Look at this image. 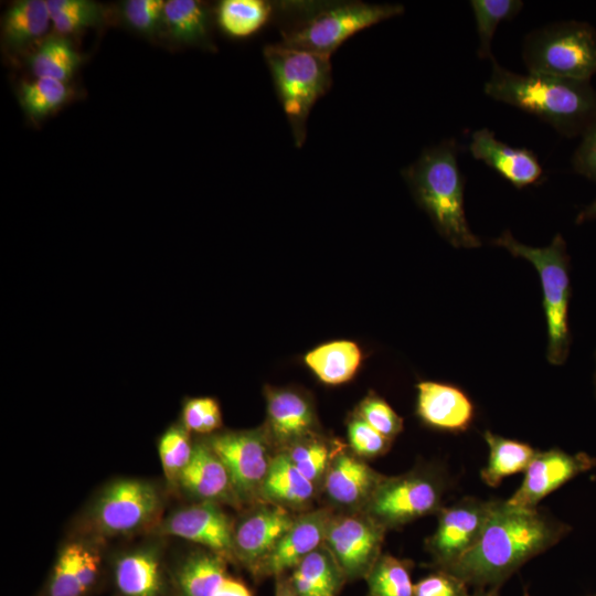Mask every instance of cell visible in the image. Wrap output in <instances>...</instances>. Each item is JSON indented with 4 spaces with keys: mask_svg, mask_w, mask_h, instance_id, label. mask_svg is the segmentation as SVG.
I'll use <instances>...</instances> for the list:
<instances>
[{
    "mask_svg": "<svg viewBox=\"0 0 596 596\" xmlns=\"http://www.w3.org/2000/svg\"><path fill=\"white\" fill-rule=\"evenodd\" d=\"M572 528L538 508L498 500L478 539L446 571L477 587H500L532 557L564 539Z\"/></svg>",
    "mask_w": 596,
    "mask_h": 596,
    "instance_id": "obj_1",
    "label": "cell"
},
{
    "mask_svg": "<svg viewBox=\"0 0 596 596\" xmlns=\"http://www.w3.org/2000/svg\"><path fill=\"white\" fill-rule=\"evenodd\" d=\"M485 94L532 114L562 132L575 131L596 114V94L588 82L545 74H518L491 58Z\"/></svg>",
    "mask_w": 596,
    "mask_h": 596,
    "instance_id": "obj_2",
    "label": "cell"
},
{
    "mask_svg": "<svg viewBox=\"0 0 596 596\" xmlns=\"http://www.w3.org/2000/svg\"><path fill=\"white\" fill-rule=\"evenodd\" d=\"M454 140L426 148L402 174L416 202L429 215L438 233L457 248H476L480 240L472 233L464 210L465 181L459 170Z\"/></svg>",
    "mask_w": 596,
    "mask_h": 596,
    "instance_id": "obj_3",
    "label": "cell"
},
{
    "mask_svg": "<svg viewBox=\"0 0 596 596\" xmlns=\"http://www.w3.org/2000/svg\"><path fill=\"white\" fill-rule=\"evenodd\" d=\"M288 7L298 14L281 26L280 44L329 57L355 33L404 12L401 4L359 1Z\"/></svg>",
    "mask_w": 596,
    "mask_h": 596,
    "instance_id": "obj_4",
    "label": "cell"
},
{
    "mask_svg": "<svg viewBox=\"0 0 596 596\" xmlns=\"http://www.w3.org/2000/svg\"><path fill=\"white\" fill-rule=\"evenodd\" d=\"M493 244L515 257L526 259L539 273L547 326L546 359L553 365L564 364L572 341L568 326L572 296L570 256L564 238L556 234L547 246L533 247L520 243L509 231H504Z\"/></svg>",
    "mask_w": 596,
    "mask_h": 596,
    "instance_id": "obj_5",
    "label": "cell"
},
{
    "mask_svg": "<svg viewBox=\"0 0 596 596\" xmlns=\"http://www.w3.org/2000/svg\"><path fill=\"white\" fill-rule=\"evenodd\" d=\"M263 54L295 145L301 147L311 108L332 84L330 57L280 43L265 46Z\"/></svg>",
    "mask_w": 596,
    "mask_h": 596,
    "instance_id": "obj_6",
    "label": "cell"
},
{
    "mask_svg": "<svg viewBox=\"0 0 596 596\" xmlns=\"http://www.w3.org/2000/svg\"><path fill=\"white\" fill-rule=\"evenodd\" d=\"M522 57L529 73L588 82L596 74V33L582 23H552L525 36Z\"/></svg>",
    "mask_w": 596,
    "mask_h": 596,
    "instance_id": "obj_7",
    "label": "cell"
},
{
    "mask_svg": "<svg viewBox=\"0 0 596 596\" xmlns=\"http://www.w3.org/2000/svg\"><path fill=\"white\" fill-rule=\"evenodd\" d=\"M443 492V482L424 472L382 479L369 498V514L384 528L402 525L439 511Z\"/></svg>",
    "mask_w": 596,
    "mask_h": 596,
    "instance_id": "obj_8",
    "label": "cell"
},
{
    "mask_svg": "<svg viewBox=\"0 0 596 596\" xmlns=\"http://www.w3.org/2000/svg\"><path fill=\"white\" fill-rule=\"evenodd\" d=\"M498 500L464 497L438 511L437 529L427 542L438 570H446L473 546Z\"/></svg>",
    "mask_w": 596,
    "mask_h": 596,
    "instance_id": "obj_9",
    "label": "cell"
},
{
    "mask_svg": "<svg viewBox=\"0 0 596 596\" xmlns=\"http://www.w3.org/2000/svg\"><path fill=\"white\" fill-rule=\"evenodd\" d=\"M160 503L158 491L150 483L136 479L118 480L96 501L92 521L103 534L130 533L150 523L157 517Z\"/></svg>",
    "mask_w": 596,
    "mask_h": 596,
    "instance_id": "obj_10",
    "label": "cell"
},
{
    "mask_svg": "<svg viewBox=\"0 0 596 596\" xmlns=\"http://www.w3.org/2000/svg\"><path fill=\"white\" fill-rule=\"evenodd\" d=\"M384 529L371 517H343L328 522L324 541L343 576L368 575L380 557Z\"/></svg>",
    "mask_w": 596,
    "mask_h": 596,
    "instance_id": "obj_11",
    "label": "cell"
},
{
    "mask_svg": "<svg viewBox=\"0 0 596 596\" xmlns=\"http://www.w3.org/2000/svg\"><path fill=\"white\" fill-rule=\"evenodd\" d=\"M224 464L234 492L247 498L260 491L272 459L259 432H228L206 443Z\"/></svg>",
    "mask_w": 596,
    "mask_h": 596,
    "instance_id": "obj_12",
    "label": "cell"
},
{
    "mask_svg": "<svg viewBox=\"0 0 596 596\" xmlns=\"http://www.w3.org/2000/svg\"><path fill=\"white\" fill-rule=\"evenodd\" d=\"M595 467L596 457L584 451L568 454L560 448L538 450L524 471L521 486L507 502L519 508H538L544 497Z\"/></svg>",
    "mask_w": 596,
    "mask_h": 596,
    "instance_id": "obj_13",
    "label": "cell"
},
{
    "mask_svg": "<svg viewBox=\"0 0 596 596\" xmlns=\"http://www.w3.org/2000/svg\"><path fill=\"white\" fill-rule=\"evenodd\" d=\"M162 532L207 546L220 556L233 553L234 532L231 523L211 501L174 512L163 523Z\"/></svg>",
    "mask_w": 596,
    "mask_h": 596,
    "instance_id": "obj_14",
    "label": "cell"
},
{
    "mask_svg": "<svg viewBox=\"0 0 596 596\" xmlns=\"http://www.w3.org/2000/svg\"><path fill=\"white\" fill-rule=\"evenodd\" d=\"M469 150L475 159L483 161L517 189L535 184L543 175V169L531 150L499 141L488 128L472 132Z\"/></svg>",
    "mask_w": 596,
    "mask_h": 596,
    "instance_id": "obj_15",
    "label": "cell"
},
{
    "mask_svg": "<svg viewBox=\"0 0 596 596\" xmlns=\"http://www.w3.org/2000/svg\"><path fill=\"white\" fill-rule=\"evenodd\" d=\"M295 520L281 507H264L245 518L234 531V555L255 573Z\"/></svg>",
    "mask_w": 596,
    "mask_h": 596,
    "instance_id": "obj_16",
    "label": "cell"
},
{
    "mask_svg": "<svg viewBox=\"0 0 596 596\" xmlns=\"http://www.w3.org/2000/svg\"><path fill=\"white\" fill-rule=\"evenodd\" d=\"M417 414L430 427L461 433L470 427L475 406L458 386L423 381L417 384Z\"/></svg>",
    "mask_w": 596,
    "mask_h": 596,
    "instance_id": "obj_17",
    "label": "cell"
},
{
    "mask_svg": "<svg viewBox=\"0 0 596 596\" xmlns=\"http://www.w3.org/2000/svg\"><path fill=\"white\" fill-rule=\"evenodd\" d=\"M328 522L327 514L322 511L295 520L254 574L279 576L286 570L297 566L305 556L317 550L324 539Z\"/></svg>",
    "mask_w": 596,
    "mask_h": 596,
    "instance_id": "obj_18",
    "label": "cell"
},
{
    "mask_svg": "<svg viewBox=\"0 0 596 596\" xmlns=\"http://www.w3.org/2000/svg\"><path fill=\"white\" fill-rule=\"evenodd\" d=\"M100 558L79 543L67 545L60 553L51 573L46 596H86L95 585Z\"/></svg>",
    "mask_w": 596,
    "mask_h": 596,
    "instance_id": "obj_19",
    "label": "cell"
},
{
    "mask_svg": "<svg viewBox=\"0 0 596 596\" xmlns=\"http://www.w3.org/2000/svg\"><path fill=\"white\" fill-rule=\"evenodd\" d=\"M117 596H167V581L158 555L148 550L120 556L113 572Z\"/></svg>",
    "mask_w": 596,
    "mask_h": 596,
    "instance_id": "obj_20",
    "label": "cell"
},
{
    "mask_svg": "<svg viewBox=\"0 0 596 596\" xmlns=\"http://www.w3.org/2000/svg\"><path fill=\"white\" fill-rule=\"evenodd\" d=\"M178 481L193 496L211 502L235 494L224 464L206 443L194 444L192 457Z\"/></svg>",
    "mask_w": 596,
    "mask_h": 596,
    "instance_id": "obj_21",
    "label": "cell"
},
{
    "mask_svg": "<svg viewBox=\"0 0 596 596\" xmlns=\"http://www.w3.org/2000/svg\"><path fill=\"white\" fill-rule=\"evenodd\" d=\"M267 416L272 435L279 443L296 441L311 430L315 419L310 404L289 390L267 391Z\"/></svg>",
    "mask_w": 596,
    "mask_h": 596,
    "instance_id": "obj_22",
    "label": "cell"
},
{
    "mask_svg": "<svg viewBox=\"0 0 596 596\" xmlns=\"http://www.w3.org/2000/svg\"><path fill=\"white\" fill-rule=\"evenodd\" d=\"M381 480L362 461L341 455L327 473L326 491L334 502L350 505L370 498Z\"/></svg>",
    "mask_w": 596,
    "mask_h": 596,
    "instance_id": "obj_23",
    "label": "cell"
},
{
    "mask_svg": "<svg viewBox=\"0 0 596 596\" xmlns=\"http://www.w3.org/2000/svg\"><path fill=\"white\" fill-rule=\"evenodd\" d=\"M489 447V458L480 476L483 482L496 488L508 476L525 471L538 450L529 444L502 437L490 430L483 433Z\"/></svg>",
    "mask_w": 596,
    "mask_h": 596,
    "instance_id": "obj_24",
    "label": "cell"
},
{
    "mask_svg": "<svg viewBox=\"0 0 596 596\" xmlns=\"http://www.w3.org/2000/svg\"><path fill=\"white\" fill-rule=\"evenodd\" d=\"M342 576L331 554L315 550L296 566L290 583L297 596H336Z\"/></svg>",
    "mask_w": 596,
    "mask_h": 596,
    "instance_id": "obj_25",
    "label": "cell"
},
{
    "mask_svg": "<svg viewBox=\"0 0 596 596\" xmlns=\"http://www.w3.org/2000/svg\"><path fill=\"white\" fill-rule=\"evenodd\" d=\"M52 23L47 2L21 0L6 12L2 22L4 40L12 49H22L42 38Z\"/></svg>",
    "mask_w": 596,
    "mask_h": 596,
    "instance_id": "obj_26",
    "label": "cell"
},
{
    "mask_svg": "<svg viewBox=\"0 0 596 596\" xmlns=\"http://www.w3.org/2000/svg\"><path fill=\"white\" fill-rule=\"evenodd\" d=\"M361 360L359 347L344 340L322 344L305 356L306 364L327 384H340L350 380Z\"/></svg>",
    "mask_w": 596,
    "mask_h": 596,
    "instance_id": "obj_27",
    "label": "cell"
},
{
    "mask_svg": "<svg viewBox=\"0 0 596 596\" xmlns=\"http://www.w3.org/2000/svg\"><path fill=\"white\" fill-rule=\"evenodd\" d=\"M226 576L220 555L199 553L181 563L174 583L180 596H214Z\"/></svg>",
    "mask_w": 596,
    "mask_h": 596,
    "instance_id": "obj_28",
    "label": "cell"
},
{
    "mask_svg": "<svg viewBox=\"0 0 596 596\" xmlns=\"http://www.w3.org/2000/svg\"><path fill=\"white\" fill-rule=\"evenodd\" d=\"M163 22L171 38L185 44H210V13L195 0H169Z\"/></svg>",
    "mask_w": 596,
    "mask_h": 596,
    "instance_id": "obj_29",
    "label": "cell"
},
{
    "mask_svg": "<svg viewBox=\"0 0 596 596\" xmlns=\"http://www.w3.org/2000/svg\"><path fill=\"white\" fill-rule=\"evenodd\" d=\"M260 492L272 500L300 504L312 497L313 482L297 469L287 454H280L272 459Z\"/></svg>",
    "mask_w": 596,
    "mask_h": 596,
    "instance_id": "obj_30",
    "label": "cell"
},
{
    "mask_svg": "<svg viewBox=\"0 0 596 596\" xmlns=\"http://www.w3.org/2000/svg\"><path fill=\"white\" fill-rule=\"evenodd\" d=\"M273 4L264 0H223L216 8V21L232 38H246L269 20Z\"/></svg>",
    "mask_w": 596,
    "mask_h": 596,
    "instance_id": "obj_31",
    "label": "cell"
},
{
    "mask_svg": "<svg viewBox=\"0 0 596 596\" xmlns=\"http://www.w3.org/2000/svg\"><path fill=\"white\" fill-rule=\"evenodd\" d=\"M81 56L62 36L44 40L29 58V66L36 77H51L67 82L76 71Z\"/></svg>",
    "mask_w": 596,
    "mask_h": 596,
    "instance_id": "obj_32",
    "label": "cell"
},
{
    "mask_svg": "<svg viewBox=\"0 0 596 596\" xmlns=\"http://www.w3.org/2000/svg\"><path fill=\"white\" fill-rule=\"evenodd\" d=\"M479 47V58H492L491 42L499 23L515 17L523 7L520 0H471Z\"/></svg>",
    "mask_w": 596,
    "mask_h": 596,
    "instance_id": "obj_33",
    "label": "cell"
},
{
    "mask_svg": "<svg viewBox=\"0 0 596 596\" xmlns=\"http://www.w3.org/2000/svg\"><path fill=\"white\" fill-rule=\"evenodd\" d=\"M365 577L368 596L414 595L408 564L390 554L380 556Z\"/></svg>",
    "mask_w": 596,
    "mask_h": 596,
    "instance_id": "obj_34",
    "label": "cell"
},
{
    "mask_svg": "<svg viewBox=\"0 0 596 596\" xmlns=\"http://www.w3.org/2000/svg\"><path fill=\"white\" fill-rule=\"evenodd\" d=\"M70 96L65 82L51 77H36L24 82L19 89V102L33 119H41L63 105Z\"/></svg>",
    "mask_w": 596,
    "mask_h": 596,
    "instance_id": "obj_35",
    "label": "cell"
},
{
    "mask_svg": "<svg viewBox=\"0 0 596 596\" xmlns=\"http://www.w3.org/2000/svg\"><path fill=\"white\" fill-rule=\"evenodd\" d=\"M54 30L70 34L98 24L103 20V8L87 0H47Z\"/></svg>",
    "mask_w": 596,
    "mask_h": 596,
    "instance_id": "obj_36",
    "label": "cell"
},
{
    "mask_svg": "<svg viewBox=\"0 0 596 596\" xmlns=\"http://www.w3.org/2000/svg\"><path fill=\"white\" fill-rule=\"evenodd\" d=\"M189 433L182 424H172L159 438L160 461L167 478L171 481L178 480L192 457L194 445L191 444Z\"/></svg>",
    "mask_w": 596,
    "mask_h": 596,
    "instance_id": "obj_37",
    "label": "cell"
},
{
    "mask_svg": "<svg viewBox=\"0 0 596 596\" xmlns=\"http://www.w3.org/2000/svg\"><path fill=\"white\" fill-rule=\"evenodd\" d=\"M181 424L195 433H211L222 425L219 403L212 397H192L185 400L181 413Z\"/></svg>",
    "mask_w": 596,
    "mask_h": 596,
    "instance_id": "obj_38",
    "label": "cell"
},
{
    "mask_svg": "<svg viewBox=\"0 0 596 596\" xmlns=\"http://www.w3.org/2000/svg\"><path fill=\"white\" fill-rule=\"evenodd\" d=\"M359 417L389 439L403 428V419L385 401L375 395L368 396L361 403Z\"/></svg>",
    "mask_w": 596,
    "mask_h": 596,
    "instance_id": "obj_39",
    "label": "cell"
},
{
    "mask_svg": "<svg viewBox=\"0 0 596 596\" xmlns=\"http://www.w3.org/2000/svg\"><path fill=\"white\" fill-rule=\"evenodd\" d=\"M164 4L162 0H128L123 4V15L135 30L151 34L163 21Z\"/></svg>",
    "mask_w": 596,
    "mask_h": 596,
    "instance_id": "obj_40",
    "label": "cell"
},
{
    "mask_svg": "<svg viewBox=\"0 0 596 596\" xmlns=\"http://www.w3.org/2000/svg\"><path fill=\"white\" fill-rule=\"evenodd\" d=\"M287 456L297 469L311 482L320 478L329 459L328 448L316 441L296 443Z\"/></svg>",
    "mask_w": 596,
    "mask_h": 596,
    "instance_id": "obj_41",
    "label": "cell"
},
{
    "mask_svg": "<svg viewBox=\"0 0 596 596\" xmlns=\"http://www.w3.org/2000/svg\"><path fill=\"white\" fill-rule=\"evenodd\" d=\"M349 440L352 449L366 457L377 456L389 448L390 440L361 417L352 419L348 427Z\"/></svg>",
    "mask_w": 596,
    "mask_h": 596,
    "instance_id": "obj_42",
    "label": "cell"
},
{
    "mask_svg": "<svg viewBox=\"0 0 596 596\" xmlns=\"http://www.w3.org/2000/svg\"><path fill=\"white\" fill-rule=\"evenodd\" d=\"M468 585L455 575L437 570L414 585L413 596H469Z\"/></svg>",
    "mask_w": 596,
    "mask_h": 596,
    "instance_id": "obj_43",
    "label": "cell"
},
{
    "mask_svg": "<svg viewBox=\"0 0 596 596\" xmlns=\"http://www.w3.org/2000/svg\"><path fill=\"white\" fill-rule=\"evenodd\" d=\"M573 162L579 173L596 181V123L588 128Z\"/></svg>",
    "mask_w": 596,
    "mask_h": 596,
    "instance_id": "obj_44",
    "label": "cell"
},
{
    "mask_svg": "<svg viewBox=\"0 0 596 596\" xmlns=\"http://www.w3.org/2000/svg\"><path fill=\"white\" fill-rule=\"evenodd\" d=\"M214 596H252V594L242 582L227 575Z\"/></svg>",
    "mask_w": 596,
    "mask_h": 596,
    "instance_id": "obj_45",
    "label": "cell"
},
{
    "mask_svg": "<svg viewBox=\"0 0 596 596\" xmlns=\"http://www.w3.org/2000/svg\"><path fill=\"white\" fill-rule=\"evenodd\" d=\"M275 596H297L295 593L290 579L278 578L276 584Z\"/></svg>",
    "mask_w": 596,
    "mask_h": 596,
    "instance_id": "obj_46",
    "label": "cell"
},
{
    "mask_svg": "<svg viewBox=\"0 0 596 596\" xmlns=\"http://www.w3.org/2000/svg\"><path fill=\"white\" fill-rule=\"evenodd\" d=\"M596 219V200L589 204L587 207H585L576 219L577 223H583L585 221L595 220Z\"/></svg>",
    "mask_w": 596,
    "mask_h": 596,
    "instance_id": "obj_47",
    "label": "cell"
},
{
    "mask_svg": "<svg viewBox=\"0 0 596 596\" xmlns=\"http://www.w3.org/2000/svg\"><path fill=\"white\" fill-rule=\"evenodd\" d=\"M500 587H477L469 596H499Z\"/></svg>",
    "mask_w": 596,
    "mask_h": 596,
    "instance_id": "obj_48",
    "label": "cell"
},
{
    "mask_svg": "<svg viewBox=\"0 0 596 596\" xmlns=\"http://www.w3.org/2000/svg\"><path fill=\"white\" fill-rule=\"evenodd\" d=\"M595 361H596V352H595ZM594 387H595V395H596V369L594 373Z\"/></svg>",
    "mask_w": 596,
    "mask_h": 596,
    "instance_id": "obj_49",
    "label": "cell"
},
{
    "mask_svg": "<svg viewBox=\"0 0 596 596\" xmlns=\"http://www.w3.org/2000/svg\"><path fill=\"white\" fill-rule=\"evenodd\" d=\"M524 596H530V595L528 594V592H524Z\"/></svg>",
    "mask_w": 596,
    "mask_h": 596,
    "instance_id": "obj_50",
    "label": "cell"
}]
</instances>
